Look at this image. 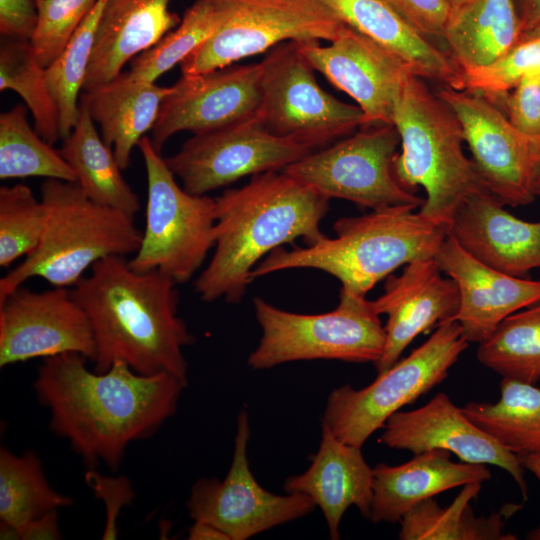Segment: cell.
<instances>
[{
	"mask_svg": "<svg viewBox=\"0 0 540 540\" xmlns=\"http://www.w3.org/2000/svg\"><path fill=\"white\" fill-rule=\"evenodd\" d=\"M226 15L222 0H196L177 27L135 57L127 75L133 80L155 82L208 40Z\"/></svg>",
	"mask_w": 540,
	"mask_h": 540,
	"instance_id": "cell-36",
	"label": "cell"
},
{
	"mask_svg": "<svg viewBox=\"0 0 540 540\" xmlns=\"http://www.w3.org/2000/svg\"><path fill=\"white\" fill-rule=\"evenodd\" d=\"M372 303L379 315H387L384 349L374 364L381 373L399 360L418 335L451 321L460 296L456 283L443 276L435 257H427L409 262L398 276L389 275L383 294Z\"/></svg>",
	"mask_w": 540,
	"mask_h": 540,
	"instance_id": "cell-20",
	"label": "cell"
},
{
	"mask_svg": "<svg viewBox=\"0 0 540 540\" xmlns=\"http://www.w3.org/2000/svg\"><path fill=\"white\" fill-rule=\"evenodd\" d=\"M477 359L503 378L540 380V301L506 317L477 349Z\"/></svg>",
	"mask_w": 540,
	"mask_h": 540,
	"instance_id": "cell-33",
	"label": "cell"
},
{
	"mask_svg": "<svg viewBox=\"0 0 540 540\" xmlns=\"http://www.w3.org/2000/svg\"><path fill=\"white\" fill-rule=\"evenodd\" d=\"M249 436L248 413L242 410L237 418L233 459L226 477L196 481L187 502L194 521L213 524L231 540H246L301 518L316 507L303 493L276 495L259 485L249 467Z\"/></svg>",
	"mask_w": 540,
	"mask_h": 540,
	"instance_id": "cell-15",
	"label": "cell"
},
{
	"mask_svg": "<svg viewBox=\"0 0 540 540\" xmlns=\"http://www.w3.org/2000/svg\"><path fill=\"white\" fill-rule=\"evenodd\" d=\"M171 0H107L83 85L93 90L117 77L132 58L156 45L181 20Z\"/></svg>",
	"mask_w": 540,
	"mask_h": 540,
	"instance_id": "cell-25",
	"label": "cell"
},
{
	"mask_svg": "<svg viewBox=\"0 0 540 540\" xmlns=\"http://www.w3.org/2000/svg\"><path fill=\"white\" fill-rule=\"evenodd\" d=\"M373 468L361 448L339 440L322 424V438L310 467L287 478V493H303L318 506L327 522L331 539H339L341 519L350 506L368 518L372 501Z\"/></svg>",
	"mask_w": 540,
	"mask_h": 540,
	"instance_id": "cell-23",
	"label": "cell"
},
{
	"mask_svg": "<svg viewBox=\"0 0 540 540\" xmlns=\"http://www.w3.org/2000/svg\"><path fill=\"white\" fill-rule=\"evenodd\" d=\"M37 20L35 0H0L1 38L31 42Z\"/></svg>",
	"mask_w": 540,
	"mask_h": 540,
	"instance_id": "cell-44",
	"label": "cell"
},
{
	"mask_svg": "<svg viewBox=\"0 0 540 540\" xmlns=\"http://www.w3.org/2000/svg\"><path fill=\"white\" fill-rule=\"evenodd\" d=\"M85 482L95 497L102 500L105 507V526L103 540H114L118 537V518L123 507L131 504L135 492L131 481L123 475L106 476L94 468L85 473Z\"/></svg>",
	"mask_w": 540,
	"mask_h": 540,
	"instance_id": "cell-41",
	"label": "cell"
},
{
	"mask_svg": "<svg viewBox=\"0 0 540 540\" xmlns=\"http://www.w3.org/2000/svg\"><path fill=\"white\" fill-rule=\"evenodd\" d=\"M311 152L270 132L256 113L222 128L194 134L165 161L186 191L206 195L247 175L283 170Z\"/></svg>",
	"mask_w": 540,
	"mask_h": 540,
	"instance_id": "cell-13",
	"label": "cell"
},
{
	"mask_svg": "<svg viewBox=\"0 0 540 540\" xmlns=\"http://www.w3.org/2000/svg\"><path fill=\"white\" fill-rule=\"evenodd\" d=\"M27 109L17 104L0 115V179L44 177L76 182L59 151L30 126Z\"/></svg>",
	"mask_w": 540,
	"mask_h": 540,
	"instance_id": "cell-34",
	"label": "cell"
},
{
	"mask_svg": "<svg viewBox=\"0 0 540 540\" xmlns=\"http://www.w3.org/2000/svg\"><path fill=\"white\" fill-rule=\"evenodd\" d=\"M260 65L257 115L270 132L315 151L367 127L359 106L342 102L321 88L295 41L273 47Z\"/></svg>",
	"mask_w": 540,
	"mask_h": 540,
	"instance_id": "cell-10",
	"label": "cell"
},
{
	"mask_svg": "<svg viewBox=\"0 0 540 540\" xmlns=\"http://www.w3.org/2000/svg\"><path fill=\"white\" fill-rule=\"evenodd\" d=\"M226 18L179 65L197 75L232 65L286 41L331 42L345 25L318 0H222Z\"/></svg>",
	"mask_w": 540,
	"mask_h": 540,
	"instance_id": "cell-12",
	"label": "cell"
},
{
	"mask_svg": "<svg viewBox=\"0 0 540 540\" xmlns=\"http://www.w3.org/2000/svg\"><path fill=\"white\" fill-rule=\"evenodd\" d=\"M436 94L458 118L487 191L504 206L532 203L540 171L535 137L518 130L494 102L480 94L448 86H441Z\"/></svg>",
	"mask_w": 540,
	"mask_h": 540,
	"instance_id": "cell-14",
	"label": "cell"
},
{
	"mask_svg": "<svg viewBox=\"0 0 540 540\" xmlns=\"http://www.w3.org/2000/svg\"><path fill=\"white\" fill-rule=\"evenodd\" d=\"M519 457L524 469L529 470L540 482V453L521 455Z\"/></svg>",
	"mask_w": 540,
	"mask_h": 540,
	"instance_id": "cell-48",
	"label": "cell"
},
{
	"mask_svg": "<svg viewBox=\"0 0 540 540\" xmlns=\"http://www.w3.org/2000/svg\"><path fill=\"white\" fill-rule=\"evenodd\" d=\"M87 360L79 353L45 358L34 391L49 410L51 431L87 467L117 470L132 442L156 433L175 413L187 383L168 372L140 374L123 361L91 371Z\"/></svg>",
	"mask_w": 540,
	"mask_h": 540,
	"instance_id": "cell-1",
	"label": "cell"
},
{
	"mask_svg": "<svg viewBox=\"0 0 540 540\" xmlns=\"http://www.w3.org/2000/svg\"><path fill=\"white\" fill-rule=\"evenodd\" d=\"M521 37L513 0H467L451 10L443 43L461 72L496 60Z\"/></svg>",
	"mask_w": 540,
	"mask_h": 540,
	"instance_id": "cell-28",
	"label": "cell"
},
{
	"mask_svg": "<svg viewBox=\"0 0 540 540\" xmlns=\"http://www.w3.org/2000/svg\"><path fill=\"white\" fill-rule=\"evenodd\" d=\"M387 1L421 35L432 42L439 39L443 42L444 28L451 11L447 0Z\"/></svg>",
	"mask_w": 540,
	"mask_h": 540,
	"instance_id": "cell-43",
	"label": "cell"
},
{
	"mask_svg": "<svg viewBox=\"0 0 540 540\" xmlns=\"http://www.w3.org/2000/svg\"><path fill=\"white\" fill-rule=\"evenodd\" d=\"M400 136L394 124L361 131L312 151L283 169L327 199H345L371 210L398 205L420 207L424 199L403 186L394 173Z\"/></svg>",
	"mask_w": 540,
	"mask_h": 540,
	"instance_id": "cell-11",
	"label": "cell"
},
{
	"mask_svg": "<svg viewBox=\"0 0 540 540\" xmlns=\"http://www.w3.org/2000/svg\"><path fill=\"white\" fill-rule=\"evenodd\" d=\"M329 210L323 197L283 170L254 175L249 183L215 198L214 254L195 281L204 302L239 303L250 274L266 254L304 238L325 237L320 223Z\"/></svg>",
	"mask_w": 540,
	"mask_h": 540,
	"instance_id": "cell-3",
	"label": "cell"
},
{
	"mask_svg": "<svg viewBox=\"0 0 540 540\" xmlns=\"http://www.w3.org/2000/svg\"><path fill=\"white\" fill-rule=\"evenodd\" d=\"M72 288L96 343L94 371L117 361L151 375L171 373L188 384L183 349L194 336L178 316L177 283L158 272L132 269L124 256L97 261Z\"/></svg>",
	"mask_w": 540,
	"mask_h": 540,
	"instance_id": "cell-2",
	"label": "cell"
},
{
	"mask_svg": "<svg viewBox=\"0 0 540 540\" xmlns=\"http://www.w3.org/2000/svg\"><path fill=\"white\" fill-rule=\"evenodd\" d=\"M534 193L537 196H540V171L536 177L535 183H534Z\"/></svg>",
	"mask_w": 540,
	"mask_h": 540,
	"instance_id": "cell-50",
	"label": "cell"
},
{
	"mask_svg": "<svg viewBox=\"0 0 540 540\" xmlns=\"http://www.w3.org/2000/svg\"><path fill=\"white\" fill-rule=\"evenodd\" d=\"M79 107L78 121L61 140L59 153L73 169L76 183L89 199L135 216L141 206L138 195L122 176L112 147L98 134L82 97Z\"/></svg>",
	"mask_w": 540,
	"mask_h": 540,
	"instance_id": "cell-29",
	"label": "cell"
},
{
	"mask_svg": "<svg viewBox=\"0 0 540 540\" xmlns=\"http://www.w3.org/2000/svg\"><path fill=\"white\" fill-rule=\"evenodd\" d=\"M462 411L510 452L540 453V388L534 384L503 378L496 403L470 401Z\"/></svg>",
	"mask_w": 540,
	"mask_h": 540,
	"instance_id": "cell-30",
	"label": "cell"
},
{
	"mask_svg": "<svg viewBox=\"0 0 540 540\" xmlns=\"http://www.w3.org/2000/svg\"><path fill=\"white\" fill-rule=\"evenodd\" d=\"M45 208L25 184L0 188V266L10 267L37 247L45 225Z\"/></svg>",
	"mask_w": 540,
	"mask_h": 540,
	"instance_id": "cell-38",
	"label": "cell"
},
{
	"mask_svg": "<svg viewBox=\"0 0 540 540\" xmlns=\"http://www.w3.org/2000/svg\"><path fill=\"white\" fill-rule=\"evenodd\" d=\"M21 96L34 120V129L49 144L61 140L59 113L48 87L46 68L37 60L30 41L1 38L0 90Z\"/></svg>",
	"mask_w": 540,
	"mask_h": 540,
	"instance_id": "cell-35",
	"label": "cell"
},
{
	"mask_svg": "<svg viewBox=\"0 0 540 540\" xmlns=\"http://www.w3.org/2000/svg\"><path fill=\"white\" fill-rule=\"evenodd\" d=\"M413 205L390 206L343 217L334 223L336 237L293 247H279L254 267L251 280L273 272L314 268L337 278L341 289L365 296L402 265L434 257L449 228L423 216Z\"/></svg>",
	"mask_w": 540,
	"mask_h": 540,
	"instance_id": "cell-4",
	"label": "cell"
},
{
	"mask_svg": "<svg viewBox=\"0 0 540 540\" xmlns=\"http://www.w3.org/2000/svg\"><path fill=\"white\" fill-rule=\"evenodd\" d=\"M506 96L510 122L522 133L540 136V71L522 79Z\"/></svg>",
	"mask_w": 540,
	"mask_h": 540,
	"instance_id": "cell-42",
	"label": "cell"
},
{
	"mask_svg": "<svg viewBox=\"0 0 540 540\" xmlns=\"http://www.w3.org/2000/svg\"><path fill=\"white\" fill-rule=\"evenodd\" d=\"M468 344L458 322L438 324L422 345L378 373L368 386L354 389L343 385L333 390L322 424L342 442L362 448L390 416L445 380Z\"/></svg>",
	"mask_w": 540,
	"mask_h": 540,
	"instance_id": "cell-8",
	"label": "cell"
},
{
	"mask_svg": "<svg viewBox=\"0 0 540 540\" xmlns=\"http://www.w3.org/2000/svg\"><path fill=\"white\" fill-rule=\"evenodd\" d=\"M295 42L314 70L357 102L367 127L393 124L397 100L414 75L399 58L347 25L329 45Z\"/></svg>",
	"mask_w": 540,
	"mask_h": 540,
	"instance_id": "cell-17",
	"label": "cell"
},
{
	"mask_svg": "<svg viewBox=\"0 0 540 540\" xmlns=\"http://www.w3.org/2000/svg\"><path fill=\"white\" fill-rule=\"evenodd\" d=\"M188 539L190 540H231L222 530L205 521H194L189 528Z\"/></svg>",
	"mask_w": 540,
	"mask_h": 540,
	"instance_id": "cell-47",
	"label": "cell"
},
{
	"mask_svg": "<svg viewBox=\"0 0 540 540\" xmlns=\"http://www.w3.org/2000/svg\"><path fill=\"white\" fill-rule=\"evenodd\" d=\"M260 101V63L182 75L162 102L150 140L161 153L174 134H201L244 120L257 113Z\"/></svg>",
	"mask_w": 540,
	"mask_h": 540,
	"instance_id": "cell-18",
	"label": "cell"
},
{
	"mask_svg": "<svg viewBox=\"0 0 540 540\" xmlns=\"http://www.w3.org/2000/svg\"><path fill=\"white\" fill-rule=\"evenodd\" d=\"M106 1L98 0L62 53L46 68L48 87L58 108L61 140L71 133L80 115L79 93L83 91Z\"/></svg>",
	"mask_w": 540,
	"mask_h": 540,
	"instance_id": "cell-37",
	"label": "cell"
},
{
	"mask_svg": "<svg viewBox=\"0 0 540 540\" xmlns=\"http://www.w3.org/2000/svg\"><path fill=\"white\" fill-rule=\"evenodd\" d=\"M490 478L486 465L453 462L450 452L440 449L414 454L409 461L395 466L379 463L373 468L368 519L373 523L400 522L409 510L426 499Z\"/></svg>",
	"mask_w": 540,
	"mask_h": 540,
	"instance_id": "cell-24",
	"label": "cell"
},
{
	"mask_svg": "<svg viewBox=\"0 0 540 540\" xmlns=\"http://www.w3.org/2000/svg\"><path fill=\"white\" fill-rule=\"evenodd\" d=\"M40 193L46 213L42 236L0 279V300L33 277L73 287L97 261L134 254L141 244L134 216L93 202L76 182L48 178Z\"/></svg>",
	"mask_w": 540,
	"mask_h": 540,
	"instance_id": "cell-5",
	"label": "cell"
},
{
	"mask_svg": "<svg viewBox=\"0 0 540 540\" xmlns=\"http://www.w3.org/2000/svg\"><path fill=\"white\" fill-rule=\"evenodd\" d=\"M449 233L475 258L505 274L525 278L540 268V220L515 217L488 191L461 204Z\"/></svg>",
	"mask_w": 540,
	"mask_h": 540,
	"instance_id": "cell-22",
	"label": "cell"
},
{
	"mask_svg": "<svg viewBox=\"0 0 540 540\" xmlns=\"http://www.w3.org/2000/svg\"><path fill=\"white\" fill-rule=\"evenodd\" d=\"M318 1L345 25L394 54L415 76L462 90V72L446 50L417 32L387 0Z\"/></svg>",
	"mask_w": 540,
	"mask_h": 540,
	"instance_id": "cell-26",
	"label": "cell"
},
{
	"mask_svg": "<svg viewBox=\"0 0 540 540\" xmlns=\"http://www.w3.org/2000/svg\"><path fill=\"white\" fill-rule=\"evenodd\" d=\"M540 71V33L522 35L505 53L488 65L462 72V90L490 101L506 97L531 73Z\"/></svg>",
	"mask_w": 540,
	"mask_h": 540,
	"instance_id": "cell-39",
	"label": "cell"
},
{
	"mask_svg": "<svg viewBox=\"0 0 540 540\" xmlns=\"http://www.w3.org/2000/svg\"><path fill=\"white\" fill-rule=\"evenodd\" d=\"M451 10H454L464 4L467 0H447Z\"/></svg>",
	"mask_w": 540,
	"mask_h": 540,
	"instance_id": "cell-49",
	"label": "cell"
},
{
	"mask_svg": "<svg viewBox=\"0 0 540 540\" xmlns=\"http://www.w3.org/2000/svg\"><path fill=\"white\" fill-rule=\"evenodd\" d=\"M393 124L401 146L393 165L397 179L410 190L423 187L426 198L419 212L449 228L465 200L487 191L473 160L463 152L465 140L458 118L413 75L397 100Z\"/></svg>",
	"mask_w": 540,
	"mask_h": 540,
	"instance_id": "cell-6",
	"label": "cell"
},
{
	"mask_svg": "<svg viewBox=\"0 0 540 540\" xmlns=\"http://www.w3.org/2000/svg\"><path fill=\"white\" fill-rule=\"evenodd\" d=\"M535 145H536V151H537V155H538V159L540 163V136L535 137Z\"/></svg>",
	"mask_w": 540,
	"mask_h": 540,
	"instance_id": "cell-52",
	"label": "cell"
},
{
	"mask_svg": "<svg viewBox=\"0 0 540 540\" xmlns=\"http://www.w3.org/2000/svg\"><path fill=\"white\" fill-rule=\"evenodd\" d=\"M521 36L540 33V0H513Z\"/></svg>",
	"mask_w": 540,
	"mask_h": 540,
	"instance_id": "cell-46",
	"label": "cell"
},
{
	"mask_svg": "<svg viewBox=\"0 0 540 540\" xmlns=\"http://www.w3.org/2000/svg\"><path fill=\"white\" fill-rule=\"evenodd\" d=\"M383 428L379 440L389 448L413 454L440 449L463 462L497 466L512 476L527 499L520 457L474 424L443 392L422 407L394 413Z\"/></svg>",
	"mask_w": 540,
	"mask_h": 540,
	"instance_id": "cell-19",
	"label": "cell"
},
{
	"mask_svg": "<svg viewBox=\"0 0 540 540\" xmlns=\"http://www.w3.org/2000/svg\"><path fill=\"white\" fill-rule=\"evenodd\" d=\"M254 309L262 336L248 357L253 369L314 359L375 364L382 355L385 329L365 296L341 289L338 306L322 314L288 312L262 298Z\"/></svg>",
	"mask_w": 540,
	"mask_h": 540,
	"instance_id": "cell-7",
	"label": "cell"
},
{
	"mask_svg": "<svg viewBox=\"0 0 540 540\" xmlns=\"http://www.w3.org/2000/svg\"><path fill=\"white\" fill-rule=\"evenodd\" d=\"M79 353L96 359L89 318L71 289L23 286L0 300V367L34 358Z\"/></svg>",
	"mask_w": 540,
	"mask_h": 540,
	"instance_id": "cell-16",
	"label": "cell"
},
{
	"mask_svg": "<svg viewBox=\"0 0 540 540\" xmlns=\"http://www.w3.org/2000/svg\"><path fill=\"white\" fill-rule=\"evenodd\" d=\"M172 86L131 79L121 72L111 81L83 92L89 114L98 123L103 140L113 149L122 170L131 160L135 146L153 129L163 100Z\"/></svg>",
	"mask_w": 540,
	"mask_h": 540,
	"instance_id": "cell-27",
	"label": "cell"
},
{
	"mask_svg": "<svg viewBox=\"0 0 540 540\" xmlns=\"http://www.w3.org/2000/svg\"><path fill=\"white\" fill-rule=\"evenodd\" d=\"M38 20L31 40L39 63L47 68L62 53L98 0H35Z\"/></svg>",
	"mask_w": 540,
	"mask_h": 540,
	"instance_id": "cell-40",
	"label": "cell"
},
{
	"mask_svg": "<svg viewBox=\"0 0 540 540\" xmlns=\"http://www.w3.org/2000/svg\"><path fill=\"white\" fill-rule=\"evenodd\" d=\"M17 528L18 537L21 540H57L62 538L58 510L48 512Z\"/></svg>",
	"mask_w": 540,
	"mask_h": 540,
	"instance_id": "cell-45",
	"label": "cell"
},
{
	"mask_svg": "<svg viewBox=\"0 0 540 540\" xmlns=\"http://www.w3.org/2000/svg\"><path fill=\"white\" fill-rule=\"evenodd\" d=\"M137 147L147 177L145 229L128 263L139 272L158 271L177 284L187 282L214 247L215 199L181 187L148 137Z\"/></svg>",
	"mask_w": 540,
	"mask_h": 540,
	"instance_id": "cell-9",
	"label": "cell"
},
{
	"mask_svg": "<svg viewBox=\"0 0 540 540\" xmlns=\"http://www.w3.org/2000/svg\"><path fill=\"white\" fill-rule=\"evenodd\" d=\"M529 539H540V527L537 529H534L528 534Z\"/></svg>",
	"mask_w": 540,
	"mask_h": 540,
	"instance_id": "cell-51",
	"label": "cell"
},
{
	"mask_svg": "<svg viewBox=\"0 0 540 540\" xmlns=\"http://www.w3.org/2000/svg\"><path fill=\"white\" fill-rule=\"evenodd\" d=\"M434 257L458 287L459 309L451 321L459 323L469 343H482L506 317L540 301V279L511 276L484 264L450 233Z\"/></svg>",
	"mask_w": 540,
	"mask_h": 540,
	"instance_id": "cell-21",
	"label": "cell"
},
{
	"mask_svg": "<svg viewBox=\"0 0 540 540\" xmlns=\"http://www.w3.org/2000/svg\"><path fill=\"white\" fill-rule=\"evenodd\" d=\"M72 504V498L50 486L35 453L27 451L18 456L1 447L0 521L20 527L48 512Z\"/></svg>",
	"mask_w": 540,
	"mask_h": 540,
	"instance_id": "cell-32",
	"label": "cell"
},
{
	"mask_svg": "<svg viewBox=\"0 0 540 540\" xmlns=\"http://www.w3.org/2000/svg\"><path fill=\"white\" fill-rule=\"evenodd\" d=\"M482 483L463 486L452 503L441 507L433 498L426 499L400 520L401 540H513L504 532L502 513L476 517L470 506L481 490Z\"/></svg>",
	"mask_w": 540,
	"mask_h": 540,
	"instance_id": "cell-31",
	"label": "cell"
}]
</instances>
